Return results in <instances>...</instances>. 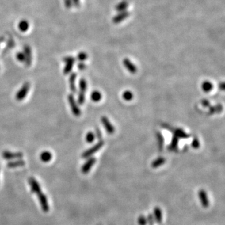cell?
Returning a JSON list of instances; mask_svg holds the SVG:
<instances>
[{
    "label": "cell",
    "mask_w": 225,
    "mask_h": 225,
    "mask_svg": "<svg viewBox=\"0 0 225 225\" xmlns=\"http://www.w3.org/2000/svg\"><path fill=\"white\" fill-rule=\"evenodd\" d=\"M105 142L103 140H100L99 141L98 143H96L95 145H94L93 147L89 148L88 150H86L85 151H84L82 154V158H88L91 157L93 154H94L95 153H96L97 151H98V150H100L103 146L104 145Z\"/></svg>",
    "instance_id": "cell-1"
},
{
    "label": "cell",
    "mask_w": 225,
    "mask_h": 225,
    "mask_svg": "<svg viewBox=\"0 0 225 225\" xmlns=\"http://www.w3.org/2000/svg\"><path fill=\"white\" fill-rule=\"evenodd\" d=\"M68 100L73 115L75 116H79L82 114L81 109L78 107L74 96L72 94H70L68 96Z\"/></svg>",
    "instance_id": "cell-2"
},
{
    "label": "cell",
    "mask_w": 225,
    "mask_h": 225,
    "mask_svg": "<svg viewBox=\"0 0 225 225\" xmlns=\"http://www.w3.org/2000/svg\"><path fill=\"white\" fill-rule=\"evenodd\" d=\"M30 84L28 82H26L23 84L22 87L20 89V90L17 92L16 94V98L18 101H22L26 96L29 90Z\"/></svg>",
    "instance_id": "cell-3"
},
{
    "label": "cell",
    "mask_w": 225,
    "mask_h": 225,
    "mask_svg": "<svg viewBox=\"0 0 225 225\" xmlns=\"http://www.w3.org/2000/svg\"><path fill=\"white\" fill-rule=\"evenodd\" d=\"M63 61L66 63V65L65 68H64L63 73L64 74H68L70 73V72L71 71L74 63L76 61V59L73 56H67L63 58Z\"/></svg>",
    "instance_id": "cell-4"
},
{
    "label": "cell",
    "mask_w": 225,
    "mask_h": 225,
    "mask_svg": "<svg viewBox=\"0 0 225 225\" xmlns=\"http://www.w3.org/2000/svg\"><path fill=\"white\" fill-rule=\"evenodd\" d=\"M2 156L4 159L7 160L18 159L23 157V154L21 152H11L9 151H4L2 153Z\"/></svg>",
    "instance_id": "cell-5"
},
{
    "label": "cell",
    "mask_w": 225,
    "mask_h": 225,
    "mask_svg": "<svg viewBox=\"0 0 225 225\" xmlns=\"http://www.w3.org/2000/svg\"><path fill=\"white\" fill-rule=\"evenodd\" d=\"M130 15V12H128L127 10L122 12L118 13L116 15L112 18V21L115 24H118L123 21H124L125 19H126Z\"/></svg>",
    "instance_id": "cell-6"
},
{
    "label": "cell",
    "mask_w": 225,
    "mask_h": 225,
    "mask_svg": "<svg viewBox=\"0 0 225 225\" xmlns=\"http://www.w3.org/2000/svg\"><path fill=\"white\" fill-rule=\"evenodd\" d=\"M123 64L124 67L130 73L132 74H135L137 72L138 69H137L136 66L131 61V60H130V59L124 58L123 60Z\"/></svg>",
    "instance_id": "cell-7"
},
{
    "label": "cell",
    "mask_w": 225,
    "mask_h": 225,
    "mask_svg": "<svg viewBox=\"0 0 225 225\" xmlns=\"http://www.w3.org/2000/svg\"><path fill=\"white\" fill-rule=\"evenodd\" d=\"M96 162V159L94 157H90L89 159L84 163L82 168V171L84 174H87L91 168L93 166L94 164Z\"/></svg>",
    "instance_id": "cell-8"
},
{
    "label": "cell",
    "mask_w": 225,
    "mask_h": 225,
    "mask_svg": "<svg viewBox=\"0 0 225 225\" xmlns=\"http://www.w3.org/2000/svg\"><path fill=\"white\" fill-rule=\"evenodd\" d=\"M101 120V123H102L104 128H105L106 131L109 134H112L115 132V128H114L113 125L112 124V123L109 121V119L107 117L102 116Z\"/></svg>",
    "instance_id": "cell-9"
},
{
    "label": "cell",
    "mask_w": 225,
    "mask_h": 225,
    "mask_svg": "<svg viewBox=\"0 0 225 225\" xmlns=\"http://www.w3.org/2000/svg\"><path fill=\"white\" fill-rule=\"evenodd\" d=\"M28 181H29V185L31 186V191H33V193H35L37 194L38 195L39 194H40L41 193V186H40L39 183L36 180V179H35L34 178H29Z\"/></svg>",
    "instance_id": "cell-10"
},
{
    "label": "cell",
    "mask_w": 225,
    "mask_h": 225,
    "mask_svg": "<svg viewBox=\"0 0 225 225\" xmlns=\"http://www.w3.org/2000/svg\"><path fill=\"white\" fill-rule=\"evenodd\" d=\"M198 197L203 207L205 208H208L209 205H210V202H209L206 192L204 189H200L198 191Z\"/></svg>",
    "instance_id": "cell-11"
},
{
    "label": "cell",
    "mask_w": 225,
    "mask_h": 225,
    "mask_svg": "<svg viewBox=\"0 0 225 225\" xmlns=\"http://www.w3.org/2000/svg\"><path fill=\"white\" fill-rule=\"evenodd\" d=\"M24 54L25 56V63L27 67H29L32 62V53H31V48L29 46L26 45L24 47Z\"/></svg>",
    "instance_id": "cell-12"
},
{
    "label": "cell",
    "mask_w": 225,
    "mask_h": 225,
    "mask_svg": "<svg viewBox=\"0 0 225 225\" xmlns=\"http://www.w3.org/2000/svg\"><path fill=\"white\" fill-rule=\"evenodd\" d=\"M38 196L39 198L40 203L41 204L42 210H43L44 212H48V210H49V206H48V200H47L46 195H44V194L42 193H41L39 194Z\"/></svg>",
    "instance_id": "cell-13"
},
{
    "label": "cell",
    "mask_w": 225,
    "mask_h": 225,
    "mask_svg": "<svg viewBox=\"0 0 225 225\" xmlns=\"http://www.w3.org/2000/svg\"><path fill=\"white\" fill-rule=\"evenodd\" d=\"M77 77V74L76 73H72L70 74L69 82H70V88L73 93H75L77 92V89L76 86V79Z\"/></svg>",
    "instance_id": "cell-14"
},
{
    "label": "cell",
    "mask_w": 225,
    "mask_h": 225,
    "mask_svg": "<svg viewBox=\"0 0 225 225\" xmlns=\"http://www.w3.org/2000/svg\"><path fill=\"white\" fill-rule=\"evenodd\" d=\"M162 210L158 207H156L154 208L153 210V217L154 219V221L159 224L162 223L163 219V216H162Z\"/></svg>",
    "instance_id": "cell-15"
},
{
    "label": "cell",
    "mask_w": 225,
    "mask_h": 225,
    "mask_svg": "<svg viewBox=\"0 0 225 225\" xmlns=\"http://www.w3.org/2000/svg\"><path fill=\"white\" fill-rule=\"evenodd\" d=\"M25 165V162L21 159H18L15 161H11L7 163V166L10 168H14L23 166Z\"/></svg>",
    "instance_id": "cell-16"
},
{
    "label": "cell",
    "mask_w": 225,
    "mask_h": 225,
    "mask_svg": "<svg viewBox=\"0 0 225 225\" xmlns=\"http://www.w3.org/2000/svg\"><path fill=\"white\" fill-rule=\"evenodd\" d=\"M128 6H129V3H128V2L126 1V0H123V1L120 2L119 3L116 5V6H115V10L118 13L127 10Z\"/></svg>",
    "instance_id": "cell-17"
},
{
    "label": "cell",
    "mask_w": 225,
    "mask_h": 225,
    "mask_svg": "<svg viewBox=\"0 0 225 225\" xmlns=\"http://www.w3.org/2000/svg\"><path fill=\"white\" fill-rule=\"evenodd\" d=\"M53 158V155L51 152L45 151L41 153L40 154V159L44 163H48L50 162Z\"/></svg>",
    "instance_id": "cell-18"
},
{
    "label": "cell",
    "mask_w": 225,
    "mask_h": 225,
    "mask_svg": "<svg viewBox=\"0 0 225 225\" xmlns=\"http://www.w3.org/2000/svg\"><path fill=\"white\" fill-rule=\"evenodd\" d=\"M166 162V159L163 157H159L154 159L151 163V166L153 168H158L161 166H162Z\"/></svg>",
    "instance_id": "cell-19"
},
{
    "label": "cell",
    "mask_w": 225,
    "mask_h": 225,
    "mask_svg": "<svg viewBox=\"0 0 225 225\" xmlns=\"http://www.w3.org/2000/svg\"><path fill=\"white\" fill-rule=\"evenodd\" d=\"M102 98V94L99 91H94L91 94V99L93 102H99Z\"/></svg>",
    "instance_id": "cell-20"
},
{
    "label": "cell",
    "mask_w": 225,
    "mask_h": 225,
    "mask_svg": "<svg viewBox=\"0 0 225 225\" xmlns=\"http://www.w3.org/2000/svg\"><path fill=\"white\" fill-rule=\"evenodd\" d=\"M201 88L203 91L205 93L210 92L213 88V85L212 82L209 81L204 82L201 85Z\"/></svg>",
    "instance_id": "cell-21"
},
{
    "label": "cell",
    "mask_w": 225,
    "mask_h": 225,
    "mask_svg": "<svg viewBox=\"0 0 225 225\" xmlns=\"http://www.w3.org/2000/svg\"><path fill=\"white\" fill-rule=\"evenodd\" d=\"M174 136H176L177 138H188L189 137V135L188 134H187L185 131H183L182 129H180V128H178V129H176L174 130Z\"/></svg>",
    "instance_id": "cell-22"
},
{
    "label": "cell",
    "mask_w": 225,
    "mask_h": 225,
    "mask_svg": "<svg viewBox=\"0 0 225 225\" xmlns=\"http://www.w3.org/2000/svg\"><path fill=\"white\" fill-rule=\"evenodd\" d=\"M79 92L81 93L85 94L87 89V82L86 80L83 78H82L79 80Z\"/></svg>",
    "instance_id": "cell-23"
},
{
    "label": "cell",
    "mask_w": 225,
    "mask_h": 225,
    "mask_svg": "<svg viewBox=\"0 0 225 225\" xmlns=\"http://www.w3.org/2000/svg\"><path fill=\"white\" fill-rule=\"evenodd\" d=\"M29 25L28 21L23 20L18 23V28L21 32H26L29 29Z\"/></svg>",
    "instance_id": "cell-24"
},
{
    "label": "cell",
    "mask_w": 225,
    "mask_h": 225,
    "mask_svg": "<svg viewBox=\"0 0 225 225\" xmlns=\"http://www.w3.org/2000/svg\"><path fill=\"white\" fill-rule=\"evenodd\" d=\"M178 138L174 136L168 148L171 151L175 150L176 148H178Z\"/></svg>",
    "instance_id": "cell-25"
},
{
    "label": "cell",
    "mask_w": 225,
    "mask_h": 225,
    "mask_svg": "<svg viewBox=\"0 0 225 225\" xmlns=\"http://www.w3.org/2000/svg\"><path fill=\"white\" fill-rule=\"evenodd\" d=\"M123 98L127 101H132V99L133 98V94L131 91H125L123 92Z\"/></svg>",
    "instance_id": "cell-26"
},
{
    "label": "cell",
    "mask_w": 225,
    "mask_h": 225,
    "mask_svg": "<svg viewBox=\"0 0 225 225\" xmlns=\"http://www.w3.org/2000/svg\"><path fill=\"white\" fill-rule=\"evenodd\" d=\"M157 137H158V147H159V149L162 151V150L163 149V144H164V138L162 135V134L158 132L157 134Z\"/></svg>",
    "instance_id": "cell-27"
},
{
    "label": "cell",
    "mask_w": 225,
    "mask_h": 225,
    "mask_svg": "<svg viewBox=\"0 0 225 225\" xmlns=\"http://www.w3.org/2000/svg\"><path fill=\"white\" fill-rule=\"evenodd\" d=\"M95 135L92 132H89L86 136V141L88 143H92L95 139Z\"/></svg>",
    "instance_id": "cell-28"
},
{
    "label": "cell",
    "mask_w": 225,
    "mask_h": 225,
    "mask_svg": "<svg viewBox=\"0 0 225 225\" xmlns=\"http://www.w3.org/2000/svg\"><path fill=\"white\" fill-rule=\"evenodd\" d=\"M88 56L87 53H85V52L82 51V52H80L78 54L77 59L81 62H83V61L86 60L88 59Z\"/></svg>",
    "instance_id": "cell-29"
},
{
    "label": "cell",
    "mask_w": 225,
    "mask_h": 225,
    "mask_svg": "<svg viewBox=\"0 0 225 225\" xmlns=\"http://www.w3.org/2000/svg\"><path fill=\"white\" fill-rule=\"evenodd\" d=\"M138 223L139 225H147V218L143 215H140L138 218Z\"/></svg>",
    "instance_id": "cell-30"
},
{
    "label": "cell",
    "mask_w": 225,
    "mask_h": 225,
    "mask_svg": "<svg viewBox=\"0 0 225 225\" xmlns=\"http://www.w3.org/2000/svg\"><path fill=\"white\" fill-rule=\"evenodd\" d=\"M222 110H223V106H221V105H218L217 106H213L210 109V111L212 113H215V112H221Z\"/></svg>",
    "instance_id": "cell-31"
},
{
    "label": "cell",
    "mask_w": 225,
    "mask_h": 225,
    "mask_svg": "<svg viewBox=\"0 0 225 225\" xmlns=\"http://www.w3.org/2000/svg\"><path fill=\"white\" fill-rule=\"evenodd\" d=\"M191 146H192L193 148H195V149H197L200 147V143L196 138L193 139L192 143H191Z\"/></svg>",
    "instance_id": "cell-32"
},
{
    "label": "cell",
    "mask_w": 225,
    "mask_h": 225,
    "mask_svg": "<svg viewBox=\"0 0 225 225\" xmlns=\"http://www.w3.org/2000/svg\"><path fill=\"white\" fill-rule=\"evenodd\" d=\"M17 59L20 61V62H25V56L24 53L22 52H19L17 53Z\"/></svg>",
    "instance_id": "cell-33"
},
{
    "label": "cell",
    "mask_w": 225,
    "mask_h": 225,
    "mask_svg": "<svg viewBox=\"0 0 225 225\" xmlns=\"http://www.w3.org/2000/svg\"><path fill=\"white\" fill-rule=\"evenodd\" d=\"M147 221H148V223L150 225H154V219L153 217V215H152L151 214H150L147 218Z\"/></svg>",
    "instance_id": "cell-34"
},
{
    "label": "cell",
    "mask_w": 225,
    "mask_h": 225,
    "mask_svg": "<svg viewBox=\"0 0 225 225\" xmlns=\"http://www.w3.org/2000/svg\"><path fill=\"white\" fill-rule=\"evenodd\" d=\"M95 135H96V137L98 138V139L100 141V140H102L101 138H102V133H101V132L100 131V130L99 129V128H96V134Z\"/></svg>",
    "instance_id": "cell-35"
},
{
    "label": "cell",
    "mask_w": 225,
    "mask_h": 225,
    "mask_svg": "<svg viewBox=\"0 0 225 225\" xmlns=\"http://www.w3.org/2000/svg\"><path fill=\"white\" fill-rule=\"evenodd\" d=\"M86 68V65L83 62H80L78 64V68L79 70H84Z\"/></svg>",
    "instance_id": "cell-36"
},
{
    "label": "cell",
    "mask_w": 225,
    "mask_h": 225,
    "mask_svg": "<svg viewBox=\"0 0 225 225\" xmlns=\"http://www.w3.org/2000/svg\"><path fill=\"white\" fill-rule=\"evenodd\" d=\"M72 1L71 0H65V4L67 8H70L72 6Z\"/></svg>",
    "instance_id": "cell-37"
},
{
    "label": "cell",
    "mask_w": 225,
    "mask_h": 225,
    "mask_svg": "<svg viewBox=\"0 0 225 225\" xmlns=\"http://www.w3.org/2000/svg\"><path fill=\"white\" fill-rule=\"evenodd\" d=\"M202 105L203 106H205V107H209L210 106V101H209L208 100H203L201 102Z\"/></svg>",
    "instance_id": "cell-38"
},
{
    "label": "cell",
    "mask_w": 225,
    "mask_h": 225,
    "mask_svg": "<svg viewBox=\"0 0 225 225\" xmlns=\"http://www.w3.org/2000/svg\"><path fill=\"white\" fill-rule=\"evenodd\" d=\"M72 2L76 6H78L80 3V0H71Z\"/></svg>",
    "instance_id": "cell-39"
},
{
    "label": "cell",
    "mask_w": 225,
    "mask_h": 225,
    "mask_svg": "<svg viewBox=\"0 0 225 225\" xmlns=\"http://www.w3.org/2000/svg\"><path fill=\"white\" fill-rule=\"evenodd\" d=\"M219 88H221L222 90H224V83H222L221 85L219 84Z\"/></svg>",
    "instance_id": "cell-40"
}]
</instances>
